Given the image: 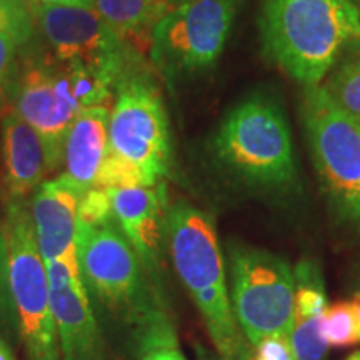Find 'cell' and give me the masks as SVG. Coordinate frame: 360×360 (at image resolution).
Listing matches in <instances>:
<instances>
[{
  "mask_svg": "<svg viewBox=\"0 0 360 360\" xmlns=\"http://www.w3.org/2000/svg\"><path fill=\"white\" fill-rule=\"evenodd\" d=\"M262 51L302 87L321 85L339 53L360 39L352 0H262Z\"/></svg>",
  "mask_w": 360,
  "mask_h": 360,
  "instance_id": "obj_1",
  "label": "cell"
},
{
  "mask_svg": "<svg viewBox=\"0 0 360 360\" xmlns=\"http://www.w3.org/2000/svg\"><path fill=\"white\" fill-rule=\"evenodd\" d=\"M169 165L167 112L159 89L142 65L125 75L115 89L109 150L94 187L157 186Z\"/></svg>",
  "mask_w": 360,
  "mask_h": 360,
  "instance_id": "obj_2",
  "label": "cell"
},
{
  "mask_svg": "<svg viewBox=\"0 0 360 360\" xmlns=\"http://www.w3.org/2000/svg\"><path fill=\"white\" fill-rule=\"evenodd\" d=\"M15 64L11 94L15 114L47 143L53 164L64 160V143L80 112L110 102L115 84L79 64L32 49Z\"/></svg>",
  "mask_w": 360,
  "mask_h": 360,
  "instance_id": "obj_3",
  "label": "cell"
},
{
  "mask_svg": "<svg viewBox=\"0 0 360 360\" xmlns=\"http://www.w3.org/2000/svg\"><path fill=\"white\" fill-rule=\"evenodd\" d=\"M167 238L175 270L199 307L220 357L249 360L229 299L222 252L210 215L179 202L169 210Z\"/></svg>",
  "mask_w": 360,
  "mask_h": 360,
  "instance_id": "obj_4",
  "label": "cell"
},
{
  "mask_svg": "<svg viewBox=\"0 0 360 360\" xmlns=\"http://www.w3.org/2000/svg\"><path fill=\"white\" fill-rule=\"evenodd\" d=\"M214 147L225 167L250 186L281 191L295 182L289 120L267 92L250 94L229 110Z\"/></svg>",
  "mask_w": 360,
  "mask_h": 360,
  "instance_id": "obj_5",
  "label": "cell"
},
{
  "mask_svg": "<svg viewBox=\"0 0 360 360\" xmlns=\"http://www.w3.org/2000/svg\"><path fill=\"white\" fill-rule=\"evenodd\" d=\"M4 233L8 252V283L27 360H60L47 265L40 255L30 207L22 199L8 204Z\"/></svg>",
  "mask_w": 360,
  "mask_h": 360,
  "instance_id": "obj_6",
  "label": "cell"
},
{
  "mask_svg": "<svg viewBox=\"0 0 360 360\" xmlns=\"http://www.w3.org/2000/svg\"><path fill=\"white\" fill-rule=\"evenodd\" d=\"M302 120L328 199L342 217L360 229V124L327 96L322 85L304 89Z\"/></svg>",
  "mask_w": 360,
  "mask_h": 360,
  "instance_id": "obj_7",
  "label": "cell"
},
{
  "mask_svg": "<svg viewBox=\"0 0 360 360\" xmlns=\"http://www.w3.org/2000/svg\"><path fill=\"white\" fill-rule=\"evenodd\" d=\"M238 0H184L154 27L150 60L174 80L210 70L222 56Z\"/></svg>",
  "mask_w": 360,
  "mask_h": 360,
  "instance_id": "obj_8",
  "label": "cell"
},
{
  "mask_svg": "<svg viewBox=\"0 0 360 360\" xmlns=\"http://www.w3.org/2000/svg\"><path fill=\"white\" fill-rule=\"evenodd\" d=\"M231 304L247 342L290 335L295 278L287 262L260 249L238 247L231 255Z\"/></svg>",
  "mask_w": 360,
  "mask_h": 360,
  "instance_id": "obj_9",
  "label": "cell"
},
{
  "mask_svg": "<svg viewBox=\"0 0 360 360\" xmlns=\"http://www.w3.org/2000/svg\"><path fill=\"white\" fill-rule=\"evenodd\" d=\"M35 29L58 60L79 64L119 85L142 67L127 40L107 25L94 7L34 6Z\"/></svg>",
  "mask_w": 360,
  "mask_h": 360,
  "instance_id": "obj_10",
  "label": "cell"
},
{
  "mask_svg": "<svg viewBox=\"0 0 360 360\" xmlns=\"http://www.w3.org/2000/svg\"><path fill=\"white\" fill-rule=\"evenodd\" d=\"M77 259L85 289L103 307L129 321L150 317L137 252L114 224L80 225Z\"/></svg>",
  "mask_w": 360,
  "mask_h": 360,
  "instance_id": "obj_11",
  "label": "cell"
},
{
  "mask_svg": "<svg viewBox=\"0 0 360 360\" xmlns=\"http://www.w3.org/2000/svg\"><path fill=\"white\" fill-rule=\"evenodd\" d=\"M51 307L64 360H98L101 332L94 317L77 254L47 265Z\"/></svg>",
  "mask_w": 360,
  "mask_h": 360,
  "instance_id": "obj_12",
  "label": "cell"
},
{
  "mask_svg": "<svg viewBox=\"0 0 360 360\" xmlns=\"http://www.w3.org/2000/svg\"><path fill=\"white\" fill-rule=\"evenodd\" d=\"M82 191L65 175L35 188L30 212L45 265L77 254L79 202Z\"/></svg>",
  "mask_w": 360,
  "mask_h": 360,
  "instance_id": "obj_13",
  "label": "cell"
},
{
  "mask_svg": "<svg viewBox=\"0 0 360 360\" xmlns=\"http://www.w3.org/2000/svg\"><path fill=\"white\" fill-rule=\"evenodd\" d=\"M109 192L112 214L120 231L148 269H154L160 245L167 236V197L162 184L105 188Z\"/></svg>",
  "mask_w": 360,
  "mask_h": 360,
  "instance_id": "obj_14",
  "label": "cell"
},
{
  "mask_svg": "<svg viewBox=\"0 0 360 360\" xmlns=\"http://www.w3.org/2000/svg\"><path fill=\"white\" fill-rule=\"evenodd\" d=\"M2 132L7 187L13 199H22L35 191L57 165L42 135L19 114L11 112L4 117Z\"/></svg>",
  "mask_w": 360,
  "mask_h": 360,
  "instance_id": "obj_15",
  "label": "cell"
},
{
  "mask_svg": "<svg viewBox=\"0 0 360 360\" xmlns=\"http://www.w3.org/2000/svg\"><path fill=\"white\" fill-rule=\"evenodd\" d=\"M109 119L107 107H90L80 112L65 137V177L85 192L96 180L109 150Z\"/></svg>",
  "mask_w": 360,
  "mask_h": 360,
  "instance_id": "obj_16",
  "label": "cell"
},
{
  "mask_svg": "<svg viewBox=\"0 0 360 360\" xmlns=\"http://www.w3.org/2000/svg\"><path fill=\"white\" fill-rule=\"evenodd\" d=\"M294 326L290 330L292 347L299 360H322L328 344L322 332L327 297L319 267L304 260L294 269Z\"/></svg>",
  "mask_w": 360,
  "mask_h": 360,
  "instance_id": "obj_17",
  "label": "cell"
},
{
  "mask_svg": "<svg viewBox=\"0 0 360 360\" xmlns=\"http://www.w3.org/2000/svg\"><path fill=\"white\" fill-rule=\"evenodd\" d=\"M94 11L120 37L152 35L154 27L177 7L174 0H94Z\"/></svg>",
  "mask_w": 360,
  "mask_h": 360,
  "instance_id": "obj_18",
  "label": "cell"
},
{
  "mask_svg": "<svg viewBox=\"0 0 360 360\" xmlns=\"http://www.w3.org/2000/svg\"><path fill=\"white\" fill-rule=\"evenodd\" d=\"M321 85L345 114L360 124V39L352 40L339 53Z\"/></svg>",
  "mask_w": 360,
  "mask_h": 360,
  "instance_id": "obj_19",
  "label": "cell"
},
{
  "mask_svg": "<svg viewBox=\"0 0 360 360\" xmlns=\"http://www.w3.org/2000/svg\"><path fill=\"white\" fill-rule=\"evenodd\" d=\"M322 332L327 344L334 347L360 344V319L354 302H337L327 307L322 319Z\"/></svg>",
  "mask_w": 360,
  "mask_h": 360,
  "instance_id": "obj_20",
  "label": "cell"
},
{
  "mask_svg": "<svg viewBox=\"0 0 360 360\" xmlns=\"http://www.w3.org/2000/svg\"><path fill=\"white\" fill-rule=\"evenodd\" d=\"M0 32L12 35L24 47L34 39V7L22 0H0Z\"/></svg>",
  "mask_w": 360,
  "mask_h": 360,
  "instance_id": "obj_21",
  "label": "cell"
},
{
  "mask_svg": "<svg viewBox=\"0 0 360 360\" xmlns=\"http://www.w3.org/2000/svg\"><path fill=\"white\" fill-rule=\"evenodd\" d=\"M0 330L7 335L19 334V322L13 307L11 283H8V252L2 222H0Z\"/></svg>",
  "mask_w": 360,
  "mask_h": 360,
  "instance_id": "obj_22",
  "label": "cell"
},
{
  "mask_svg": "<svg viewBox=\"0 0 360 360\" xmlns=\"http://www.w3.org/2000/svg\"><path fill=\"white\" fill-rule=\"evenodd\" d=\"M112 204L109 192L105 188L92 187L85 191L79 202V224L80 225H101L110 222Z\"/></svg>",
  "mask_w": 360,
  "mask_h": 360,
  "instance_id": "obj_23",
  "label": "cell"
},
{
  "mask_svg": "<svg viewBox=\"0 0 360 360\" xmlns=\"http://www.w3.org/2000/svg\"><path fill=\"white\" fill-rule=\"evenodd\" d=\"M20 49L19 42L6 32H0V103L4 96L11 90L13 72H15V57Z\"/></svg>",
  "mask_w": 360,
  "mask_h": 360,
  "instance_id": "obj_24",
  "label": "cell"
},
{
  "mask_svg": "<svg viewBox=\"0 0 360 360\" xmlns=\"http://www.w3.org/2000/svg\"><path fill=\"white\" fill-rule=\"evenodd\" d=\"M249 360H299L292 347L290 335H272L260 340Z\"/></svg>",
  "mask_w": 360,
  "mask_h": 360,
  "instance_id": "obj_25",
  "label": "cell"
},
{
  "mask_svg": "<svg viewBox=\"0 0 360 360\" xmlns=\"http://www.w3.org/2000/svg\"><path fill=\"white\" fill-rule=\"evenodd\" d=\"M143 360H186V359H184V355L180 354L177 349L160 347V349L152 350V352L148 354Z\"/></svg>",
  "mask_w": 360,
  "mask_h": 360,
  "instance_id": "obj_26",
  "label": "cell"
},
{
  "mask_svg": "<svg viewBox=\"0 0 360 360\" xmlns=\"http://www.w3.org/2000/svg\"><path fill=\"white\" fill-rule=\"evenodd\" d=\"M34 6H80L92 7L94 0H32Z\"/></svg>",
  "mask_w": 360,
  "mask_h": 360,
  "instance_id": "obj_27",
  "label": "cell"
},
{
  "mask_svg": "<svg viewBox=\"0 0 360 360\" xmlns=\"http://www.w3.org/2000/svg\"><path fill=\"white\" fill-rule=\"evenodd\" d=\"M197 355H199V360H225L222 357H215V355L209 354L207 350H204L202 347H197Z\"/></svg>",
  "mask_w": 360,
  "mask_h": 360,
  "instance_id": "obj_28",
  "label": "cell"
},
{
  "mask_svg": "<svg viewBox=\"0 0 360 360\" xmlns=\"http://www.w3.org/2000/svg\"><path fill=\"white\" fill-rule=\"evenodd\" d=\"M0 360H13L12 355H11V350L6 344H4V340L0 339Z\"/></svg>",
  "mask_w": 360,
  "mask_h": 360,
  "instance_id": "obj_29",
  "label": "cell"
},
{
  "mask_svg": "<svg viewBox=\"0 0 360 360\" xmlns=\"http://www.w3.org/2000/svg\"><path fill=\"white\" fill-rule=\"evenodd\" d=\"M352 302H354V307H355V310H357V315H359V319H360V294L355 297Z\"/></svg>",
  "mask_w": 360,
  "mask_h": 360,
  "instance_id": "obj_30",
  "label": "cell"
},
{
  "mask_svg": "<svg viewBox=\"0 0 360 360\" xmlns=\"http://www.w3.org/2000/svg\"><path fill=\"white\" fill-rule=\"evenodd\" d=\"M345 360H360V350H357V352H354V354H350Z\"/></svg>",
  "mask_w": 360,
  "mask_h": 360,
  "instance_id": "obj_31",
  "label": "cell"
},
{
  "mask_svg": "<svg viewBox=\"0 0 360 360\" xmlns=\"http://www.w3.org/2000/svg\"><path fill=\"white\" fill-rule=\"evenodd\" d=\"M22 2H27V4H30V6L34 7V4H32V0H22Z\"/></svg>",
  "mask_w": 360,
  "mask_h": 360,
  "instance_id": "obj_32",
  "label": "cell"
},
{
  "mask_svg": "<svg viewBox=\"0 0 360 360\" xmlns=\"http://www.w3.org/2000/svg\"><path fill=\"white\" fill-rule=\"evenodd\" d=\"M352 2H355V4H357V6L360 7V0H352Z\"/></svg>",
  "mask_w": 360,
  "mask_h": 360,
  "instance_id": "obj_33",
  "label": "cell"
},
{
  "mask_svg": "<svg viewBox=\"0 0 360 360\" xmlns=\"http://www.w3.org/2000/svg\"><path fill=\"white\" fill-rule=\"evenodd\" d=\"M174 2L177 4V6H179V4H180V2H184V0H174Z\"/></svg>",
  "mask_w": 360,
  "mask_h": 360,
  "instance_id": "obj_34",
  "label": "cell"
}]
</instances>
